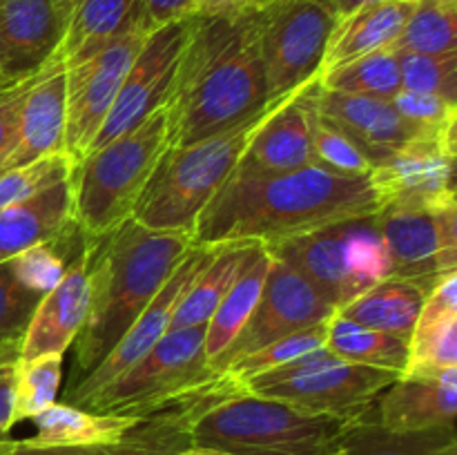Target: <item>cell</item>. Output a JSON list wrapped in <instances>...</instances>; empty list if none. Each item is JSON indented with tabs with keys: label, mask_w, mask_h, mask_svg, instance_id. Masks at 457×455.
<instances>
[{
	"label": "cell",
	"mask_w": 457,
	"mask_h": 455,
	"mask_svg": "<svg viewBox=\"0 0 457 455\" xmlns=\"http://www.w3.org/2000/svg\"><path fill=\"white\" fill-rule=\"evenodd\" d=\"M74 223L71 177L31 199L7 205L0 210V263L9 261L31 245L56 239Z\"/></svg>",
	"instance_id": "obj_25"
},
{
	"label": "cell",
	"mask_w": 457,
	"mask_h": 455,
	"mask_svg": "<svg viewBox=\"0 0 457 455\" xmlns=\"http://www.w3.org/2000/svg\"><path fill=\"white\" fill-rule=\"evenodd\" d=\"M62 352L16 361L13 375V426L34 419L56 401L62 379Z\"/></svg>",
	"instance_id": "obj_34"
},
{
	"label": "cell",
	"mask_w": 457,
	"mask_h": 455,
	"mask_svg": "<svg viewBox=\"0 0 457 455\" xmlns=\"http://www.w3.org/2000/svg\"><path fill=\"white\" fill-rule=\"evenodd\" d=\"M89 241V308L76 337V384L92 373L195 248L190 232L150 230L128 219Z\"/></svg>",
	"instance_id": "obj_3"
},
{
	"label": "cell",
	"mask_w": 457,
	"mask_h": 455,
	"mask_svg": "<svg viewBox=\"0 0 457 455\" xmlns=\"http://www.w3.org/2000/svg\"><path fill=\"white\" fill-rule=\"evenodd\" d=\"M254 7V0H195L192 16H228Z\"/></svg>",
	"instance_id": "obj_48"
},
{
	"label": "cell",
	"mask_w": 457,
	"mask_h": 455,
	"mask_svg": "<svg viewBox=\"0 0 457 455\" xmlns=\"http://www.w3.org/2000/svg\"><path fill=\"white\" fill-rule=\"evenodd\" d=\"M137 419L129 415L94 413L70 401H54L31 419L36 435L25 442L31 446H110L123 440Z\"/></svg>",
	"instance_id": "obj_28"
},
{
	"label": "cell",
	"mask_w": 457,
	"mask_h": 455,
	"mask_svg": "<svg viewBox=\"0 0 457 455\" xmlns=\"http://www.w3.org/2000/svg\"><path fill=\"white\" fill-rule=\"evenodd\" d=\"M393 49L400 54L457 52V3H420Z\"/></svg>",
	"instance_id": "obj_35"
},
{
	"label": "cell",
	"mask_w": 457,
	"mask_h": 455,
	"mask_svg": "<svg viewBox=\"0 0 457 455\" xmlns=\"http://www.w3.org/2000/svg\"><path fill=\"white\" fill-rule=\"evenodd\" d=\"M263 3H268V0H254V7H259V4H263Z\"/></svg>",
	"instance_id": "obj_57"
},
{
	"label": "cell",
	"mask_w": 457,
	"mask_h": 455,
	"mask_svg": "<svg viewBox=\"0 0 457 455\" xmlns=\"http://www.w3.org/2000/svg\"><path fill=\"white\" fill-rule=\"evenodd\" d=\"M420 3H457V0H420Z\"/></svg>",
	"instance_id": "obj_56"
},
{
	"label": "cell",
	"mask_w": 457,
	"mask_h": 455,
	"mask_svg": "<svg viewBox=\"0 0 457 455\" xmlns=\"http://www.w3.org/2000/svg\"><path fill=\"white\" fill-rule=\"evenodd\" d=\"M418 4L420 0H375L339 18L330 34L321 74L366 54L393 47Z\"/></svg>",
	"instance_id": "obj_24"
},
{
	"label": "cell",
	"mask_w": 457,
	"mask_h": 455,
	"mask_svg": "<svg viewBox=\"0 0 457 455\" xmlns=\"http://www.w3.org/2000/svg\"><path fill=\"white\" fill-rule=\"evenodd\" d=\"M326 348L353 364L375 366L397 375H404L411 360V342L346 319L337 310L326 324Z\"/></svg>",
	"instance_id": "obj_32"
},
{
	"label": "cell",
	"mask_w": 457,
	"mask_h": 455,
	"mask_svg": "<svg viewBox=\"0 0 457 455\" xmlns=\"http://www.w3.org/2000/svg\"><path fill=\"white\" fill-rule=\"evenodd\" d=\"M457 319V270L442 277L424 299L418 326L411 337V355L422 351L428 339Z\"/></svg>",
	"instance_id": "obj_41"
},
{
	"label": "cell",
	"mask_w": 457,
	"mask_h": 455,
	"mask_svg": "<svg viewBox=\"0 0 457 455\" xmlns=\"http://www.w3.org/2000/svg\"><path fill=\"white\" fill-rule=\"evenodd\" d=\"M445 145H446V152H449V156L457 154V112L453 114V119H451L449 128H446V132H445Z\"/></svg>",
	"instance_id": "obj_50"
},
{
	"label": "cell",
	"mask_w": 457,
	"mask_h": 455,
	"mask_svg": "<svg viewBox=\"0 0 457 455\" xmlns=\"http://www.w3.org/2000/svg\"><path fill=\"white\" fill-rule=\"evenodd\" d=\"M190 18L168 22L147 36L145 45L134 58L132 67L116 94L114 105H112L103 128L98 129L89 152L123 136L125 132L137 128L152 112L163 105L174 74H177L181 54L186 49Z\"/></svg>",
	"instance_id": "obj_13"
},
{
	"label": "cell",
	"mask_w": 457,
	"mask_h": 455,
	"mask_svg": "<svg viewBox=\"0 0 457 455\" xmlns=\"http://www.w3.org/2000/svg\"><path fill=\"white\" fill-rule=\"evenodd\" d=\"M326 324H328V321L311 326V328L306 330H299V333L288 335V337L277 339V342L268 343V346L259 348V351L237 360L235 364L228 366L223 373H226L228 377L235 379V382L245 384L248 379L257 377V375L268 373V370L272 368H279V366L284 364H290V361L299 360V357L308 355V352L312 351L326 348Z\"/></svg>",
	"instance_id": "obj_36"
},
{
	"label": "cell",
	"mask_w": 457,
	"mask_h": 455,
	"mask_svg": "<svg viewBox=\"0 0 457 455\" xmlns=\"http://www.w3.org/2000/svg\"><path fill=\"white\" fill-rule=\"evenodd\" d=\"M449 159L445 136L418 138L393 152L369 174L382 208L395 205L436 212L449 203Z\"/></svg>",
	"instance_id": "obj_16"
},
{
	"label": "cell",
	"mask_w": 457,
	"mask_h": 455,
	"mask_svg": "<svg viewBox=\"0 0 457 455\" xmlns=\"http://www.w3.org/2000/svg\"><path fill=\"white\" fill-rule=\"evenodd\" d=\"M34 79L36 76H31V79L21 80V83L12 85L9 89L0 92V163H3V159L13 147V141H16L22 103H25V96L29 92Z\"/></svg>",
	"instance_id": "obj_43"
},
{
	"label": "cell",
	"mask_w": 457,
	"mask_h": 455,
	"mask_svg": "<svg viewBox=\"0 0 457 455\" xmlns=\"http://www.w3.org/2000/svg\"><path fill=\"white\" fill-rule=\"evenodd\" d=\"M320 79L295 92L284 105L277 107L270 119L259 128L250 141L244 159L232 174L241 177H266L284 174L315 163L312 159V119H315V94Z\"/></svg>",
	"instance_id": "obj_18"
},
{
	"label": "cell",
	"mask_w": 457,
	"mask_h": 455,
	"mask_svg": "<svg viewBox=\"0 0 457 455\" xmlns=\"http://www.w3.org/2000/svg\"><path fill=\"white\" fill-rule=\"evenodd\" d=\"M375 418L384 428L397 433L453 426L457 419V366L406 370L379 395Z\"/></svg>",
	"instance_id": "obj_20"
},
{
	"label": "cell",
	"mask_w": 457,
	"mask_h": 455,
	"mask_svg": "<svg viewBox=\"0 0 457 455\" xmlns=\"http://www.w3.org/2000/svg\"><path fill=\"white\" fill-rule=\"evenodd\" d=\"M451 201H453V203H457V190L453 192V194H451Z\"/></svg>",
	"instance_id": "obj_58"
},
{
	"label": "cell",
	"mask_w": 457,
	"mask_h": 455,
	"mask_svg": "<svg viewBox=\"0 0 457 455\" xmlns=\"http://www.w3.org/2000/svg\"><path fill=\"white\" fill-rule=\"evenodd\" d=\"M375 223L391 252L393 277L413 281L431 293L433 285L440 281V235L436 214L428 210L384 205L375 214Z\"/></svg>",
	"instance_id": "obj_23"
},
{
	"label": "cell",
	"mask_w": 457,
	"mask_h": 455,
	"mask_svg": "<svg viewBox=\"0 0 457 455\" xmlns=\"http://www.w3.org/2000/svg\"><path fill=\"white\" fill-rule=\"evenodd\" d=\"M270 103L254 27V7L228 16H192L170 85V147H186L239 128Z\"/></svg>",
	"instance_id": "obj_2"
},
{
	"label": "cell",
	"mask_w": 457,
	"mask_h": 455,
	"mask_svg": "<svg viewBox=\"0 0 457 455\" xmlns=\"http://www.w3.org/2000/svg\"><path fill=\"white\" fill-rule=\"evenodd\" d=\"M12 85H16V83H12V80L4 79V76L0 74V92H4V89H9V87H12Z\"/></svg>",
	"instance_id": "obj_55"
},
{
	"label": "cell",
	"mask_w": 457,
	"mask_h": 455,
	"mask_svg": "<svg viewBox=\"0 0 457 455\" xmlns=\"http://www.w3.org/2000/svg\"><path fill=\"white\" fill-rule=\"evenodd\" d=\"M0 455H123L119 442L110 446H31L25 440H3Z\"/></svg>",
	"instance_id": "obj_45"
},
{
	"label": "cell",
	"mask_w": 457,
	"mask_h": 455,
	"mask_svg": "<svg viewBox=\"0 0 457 455\" xmlns=\"http://www.w3.org/2000/svg\"><path fill=\"white\" fill-rule=\"evenodd\" d=\"M315 107L321 116L337 123L357 143V147L370 159L373 168L406 143L427 136H445L406 120L388 98L330 92L320 85L315 94Z\"/></svg>",
	"instance_id": "obj_19"
},
{
	"label": "cell",
	"mask_w": 457,
	"mask_h": 455,
	"mask_svg": "<svg viewBox=\"0 0 457 455\" xmlns=\"http://www.w3.org/2000/svg\"><path fill=\"white\" fill-rule=\"evenodd\" d=\"M449 455H457V428H455L453 437H451V442H449Z\"/></svg>",
	"instance_id": "obj_54"
},
{
	"label": "cell",
	"mask_w": 457,
	"mask_h": 455,
	"mask_svg": "<svg viewBox=\"0 0 457 455\" xmlns=\"http://www.w3.org/2000/svg\"><path fill=\"white\" fill-rule=\"evenodd\" d=\"M337 21L328 0H268L254 7L270 101L293 96L320 79Z\"/></svg>",
	"instance_id": "obj_9"
},
{
	"label": "cell",
	"mask_w": 457,
	"mask_h": 455,
	"mask_svg": "<svg viewBox=\"0 0 457 455\" xmlns=\"http://www.w3.org/2000/svg\"><path fill=\"white\" fill-rule=\"evenodd\" d=\"M351 424L245 391L195 424L192 446L230 455H328Z\"/></svg>",
	"instance_id": "obj_6"
},
{
	"label": "cell",
	"mask_w": 457,
	"mask_h": 455,
	"mask_svg": "<svg viewBox=\"0 0 457 455\" xmlns=\"http://www.w3.org/2000/svg\"><path fill=\"white\" fill-rule=\"evenodd\" d=\"M288 98L270 103L262 114L239 128L186 147H168L143 190L132 219L150 230L192 235L199 214L232 177L254 134Z\"/></svg>",
	"instance_id": "obj_4"
},
{
	"label": "cell",
	"mask_w": 457,
	"mask_h": 455,
	"mask_svg": "<svg viewBox=\"0 0 457 455\" xmlns=\"http://www.w3.org/2000/svg\"><path fill=\"white\" fill-rule=\"evenodd\" d=\"M400 67L404 89L436 94L457 107V52L400 54Z\"/></svg>",
	"instance_id": "obj_39"
},
{
	"label": "cell",
	"mask_w": 457,
	"mask_h": 455,
	"mask_svg": "<svg viewBox=\"0 0 457 455\" xmlns=\"http://www.w3.org/2000/svg\"><path fill=\"white\" fill-rule=\"evenodd\" d=\"M152 29L192 16L195 0H138Z\"/></svg>",
	"instance_id": "obj_46"
},
{
	"label": "cell",
	"mask_w": 457,
	"mask_h": 455,
	"mask_svg": "<svg viewBox=\"0 0 457 455\" xmlns=\"http://www.w3.org/2000/svg\"><path fill=\"white\" fill-rule=\"evenodd\" d=\"M320 85L330 92L366 94L391 101L404 85H402L400 54L393 47L366 54L355 61L324 71Z\"/></svg>",
	"instance_id": "obj_33"
},
{
	"label": "cell",
	"mask_w": 457,
	"mask_h": 455,
	"mask_svg": "<svg viewBox=\"0 0 457 455\" xmlns=\"http://www.w3.org/2000/svg\"><path fill=\"white\" fill-rule=\"evenodd\" d=\"M210 250H212V245H195V248L183 257V261L179 263L177 270L172 272L168 284L159 290V294L152 299L150 306L141 312V317L129 326L125 337L112 348L110 355H107L92 373L85 375L76 386H71L70 397H67L70 404H80L85 397L105 388L107 384H112L116 377H120L129 366L137 364L145 352H150L152 348L156 346V342L170 330L174 308H177L179 299L183 297L187 285L192 284V279H195V275L199 272V268L205 263V259L210 257Z\"/></svg>",
	"instance_id": "obj_14"
},
{
	"label": "cell",
	"mask_w": 457,
	"mask_h": 455,
	"mask_svg": "<svg viewBox=\"0 0 457 455\" xmlns=\"http://www.w3.org/2000/svg\"><path fill=\"white\" fill-rule=\"evenodd\" d=\"M330 7L335 9V13H337V18L346 16V13L355 12V9L364 7V4L369 3H375V0H328Z\"/></svg>",
	"instance_id": "obj_49"
},
{
	"label": "cell",
	"mask_w": 457,
	"mask_h": 455,
	"mask_svg": "<svg viewBox=\"0 0 457 455\" xmlns=\"http://www.w3.org/2000/svg\"><path fill=\"white\" fill-rule=\"evenodd\" d=\"M257 245V241H232V244L212 245L210 257L205 259L192 284L179 299L170 330L208 324Z\"/></svg>",
	"instance_id": "obj_27"
},
{
	"label": "cell",
	"mask_w": 457,
	"mask_h": 455,
	"mask_svg": "<svg viewBox=\"0 0 457 455\" xmlns=\"http://www.w3.org/2000/svg\"><path fill=\"white\" fill-rule=\"evenodd\" d=\"M152 29L128 31L65 70V154L85 159Z\"/></svg>",
	"instance_id": "obj_11"
},
{
	"label": "cell",
	"mask_w": 457,
	"mask_h": 455,
	"mask_svg": "<svg viewBox=\"0 0 457 455\" xmlns=\"http://www.w3.org/2000/svg\"><path fill=\"white\" fill-rule=\"evenodd\" d=\"M0 74H3V70H0ZM4 76V74H3ZM4 79H7V76H4ZM12 83H13V80H12Z\"/></svg>",
	"instance_id": "obj_59"
},
{
	"label": "cell",
	"mask_w": 457,
	"mask_h": 455,
	"mask_svg": "<svg viewBox=\"0 0 457 455\" xmlns=\"http://www.w3.org/2000/svg\"><path fill=\"white\" fill-rule=\"evenodd\" d=\"M457 190V154L449 159V192L453 194Z\"/></svg>",
	"instance_id": "obj_53"
},
{
	"label": "cell",
	"mask_w": 457,
	"mask_h": 455,
	"mask_svg": "<svg viewBox=\"0 0 457 455\" xmlns=\"http://www.w3.org/2000/svg\"><path fill=\"white\" fill-rule=\"evenodd\" d=\"M427 294V290L413 281L388 277L339 308L337 312L357 324L411 342Z\"/></svg>",
	"instance_id": "obj_30"
},
{
	"label": "cell",
	"mask_w": 457,
	"mask_h": 455,
	"mask_svg": "<svg viewBox=\"0 0 457 455\" xmlns=\"http://www.w3.org/2000/svg\"><path fill=\"white\" fill-rule=\"evenodd\" d=\"M391 103L406 120H411L418 128L437 134L446 132L451 119H453V114L457 112L455 105H451L445 98L436 96V94L415 92V89L404 87L391 98Z\"/></svg>",
	"instance_id": "obj_42"
},
{
	"label": "cell",
	"mask_w": 457,
	"mask_h": 455,
	"mask_svg": "<svg viewBox=\"0 0 457 455\" xmlns=\"http://www.w3.org/2000/svg\"><path fill=\"white\" fill-rule=\"evenodd\" d=\"M177 455H230V453H223V451H212V449H201V446H190V449L179 451Z\"/></svg>",
	"instance_id": "obj_52"
},
{
	"label": "cell",
	"mask_w": 457,
	"mask_h": 455,
	"mask_svg": "<svg viewBox=\"0 0 457 455\" xmlns=\"http://www.w3.org/2000/svg\"><path fill=\"white\" fill-rule=\"evenodd\" d=\"M455 426L428 431H388L375 415L353 422L328 455H449Z\"/></svg>",
	"instance_id": "obj_31"
},
{
	"label": "cell",
	"mask_w": 457,
	"mask_h": 455,
	"mask_svg": "<svg viewBox=\"0 0 457 455\" xmlns=\"http://www.w3.org/2000/svg\"><path fill=\"white\" fill-rule=\"evenodd\" d=\"M89 308V241L61 284L43 294L21 339L18 360L62 352L76 342Z\"/></svg>",
	"instance_id": "obj_22"
},
{
	"label": "cell",
	"mask_w": 457,
	"mask_h": 455,
	"mask_svg": "<svg viewBox=\"0 0 457 455\" xmlns=\"http://www.w3.org/2000/svg\"><path fill=\"white\" fill-rule=\"evenodd\" d=\"M266 248L297 270L335 310L393 277L391 252L375 214L330 223Z\"/></svg>",
	"instance_id": "obj_7"
},
{
	"label": "cell",
	"mask_w": 457,
	"mask_h": 455,
	"mask_svg": "<svg viewBox=\"0 0 457 455\" xmlns=\"http://www.w3.org/2000/svg\"><path fill=\"white\" fill-rule=\"evenodd\" d=\"M400 377L393 370L353 364L320 348L244 384L259 397L286 401L308 413L357 422L373 415L375 401Z\"/></svg>",
	"instance_id": "obj_8"
},
{
	"label": "cell",
	"mask_w": 457,
	"mask_h": 455,
	"mask_svg": "<svg viewBox=\"0 0 457 455\" xmlns=\"http://www.w3.org/2000/svg\"><path fill=\"white\" fill-rule=\"evenodd\" d=\"M168 147V110L161 105L137 128L96 147L74 165V219L87 239H98L132 219Z\"/></svg>",
	"instance_id": "obj_5"
},
{
	"label": "cell",
	"mask_w": 457,
	"mask_h": 455,
	"mask_svg": "<svg viewBox=\"0 0 457 455\" xmlns=\"http://www.w3.org/2000/svg\"><path fill=\"white\" fill-rule=\"evenodd\" d=\"M16 361H0V442L7 440L13 428V375Z\"/></svg>",
	"instance_id": "obj_47"
},
{
	"label": "cell",
	"mask_w": 457,
	"mask_h": 455,
	"mask_svg": "<svg viewBox=\"0 0 457 455\" xmlns=\"http://www.w3.org/2000/svg\"><path fill=\"white\" fill-rule=\"evenodd\" d=\"M205 328L208 324L168 330L156 346L120 377L76 406L94 413L138 418L163 401L201 386L217 375L205 357Z\"/></svg>",
	"instance_id": "obj_10"
},
{
	"label": "cell",
	"mask_w": 457,
	"mask_h": 455,
	"mask_svg": "<svg viewBox=\"0 0 457 455\" xmlns=\"http://www.w3.org/2000/svg\"><path fill=\"white\" fill-rule=\"evenodd\" d=\"M71 172H74V161L65 152L0 172V210L31 199L38 192L70 178Z\"/></svg>",
	"instance_id": "obj_38"
},
{
	"label": "cell",
	"mask_w": 457,
	"mask_h": 455,
	"mask_svg": "<svg viewBox=\"0 0 457 455\" xmlns=\"http://www.w3.org/2000/svg\"><path fill=\"white\" fill-rule=\"evenodd\" d=\"M239 393H245V386L226 373H217L201 386L138 415L137 424L119 442L120 451L123 455H177L179 451L190 449L195 424L210 409Z\"/></svg>",
	"instance_id": "obj_17"
},
{
	"label": "cell",
	"mask_w": 457,
	"mask_h": 455,
	"mask_svg": "<svg viewBox=\"0 0 457 455\" xmlns=\"http://www.w3.org/2000/svg\"><path fill=\"white\" fill-rule=\"evenodd\" d=\"M333 312L335 306H330L297 270L272 257L270 272H268L257 308L235 337V342L221 352L212 370L223 373L237 360L277 342V339L288 337V335L306 330L311 326L324 324Z\"/></svg>",
	"instance_id": "obj_12"
},
{
	"label": "cell",
	"mask_w": 457,
	"mask_h": 455,
	"mask_svg": "<svg viewBox=\"0 0 457 455\" xmlns=\"http://www.w3.org/2000/svg\"><path fill=\"white\" fill-rule=\"evenodd\" d=\"M40 294L25 288L12 261L0 263V342H21Z\"/></svg>",
	"instance_id": "obj_40"
},
{
	"label": "cell",
	"mask_w": 457,
	"mask_h": 455,
	"mask_svg": "<svg viewBox=\"0 0 457 455\" xmlns=\"http://www.w3.org/2000/svg\"><path fill=\"white\" fill-rule=\"evenodd\" d=\"M71 0H0V70L13 83L38 74L58 52Z\"/></svg>",
	"instance_id": "obj_15"
},
{
	"label": "cell",
	"mask_w": 457,
	"mask_h": 455,
	"mask_svg": "<svg viewBox=\"0 0 457 455\" xmlns=\"http://www.w3.org/2000/svg\"><path fill=\"white\" fill-rule=\"evenodd\" d=\"M270 266V250L263 244H259L257 250L245 261V266L241 268L237 279L232 281L230 290L221 299L214 315L210 317L208 328H205V357H208L210 368H214L221 352L235 342V337L241 333L245 321L250 319L253 310L257 308Z\"/></svg>",
	"instance_id": "obj_29"
},
{
	"label": "cell",
	"mask_w": 457,
	"mask_h": 455,
	"mask_svg": "<svg viewBox=\"0 0 457 455\" xmlns=\"http://www.w3.org/2000/svg\"><path fill=\"white\" fill-rule=\"evenodd\" d=\"M379 208L370 177H348L317 163L266 177L232 174L199 214L192 239L196 245H268L330 223L370 217Z\"/></svg>",
	"instance_id": "obj_1"
},
{
	"label": "cell",
	"mask_w": 457,
	"mask_h": 455,
	"mask_svg": "<svg viewBox=\"0 0 457 455\" xmlns=\"http://www.w3.org/2000/svg\"><path fill=\"white\" fill-rule=\"evenodd\" d=\"M21 352V342H0V361L18 360Z\"/></svg>",
	"instance_id": "obj_51"
},
{
	"label": "cell",
	"mask_w": 457,
	"mask_h": 455,
	"mask_svg": "<svg viewBox=\"0 0 457 455\" xmlns=\"http://www.w3.org/2000/svg\"><path fill=\"white\" fill-rule=\"evenodd\" d=\"M312 159L317 165L348 177H369L373 172V163L357 143L320 112L312 119Z\"/></svg>",
	"instance_id": "obj_37"
},
{
	"label": "cell",
	"mask_w": 457,
	"mask_h": 455,
	"mask_svg": "<svg viewBox=\"0 0 457 455\" xmlns=\"http://www.w3.org/2000/svg\"><path fill=\"white\" fill-rule=\"evenodd\" d=\"M65 61L54 54L36 74L22 103L16 141L0 163V172L65 152Z\"/></svg>",
	"instance_id": "obj_21"
},
{
	"label": "cell",
	"mask_w": 457,
	"mask_h": 455,
	"mask_svg": "<svg viewBox=\"0 0 457 455\" xmlns=\"http://www.w3.org/2000/svg\"><path fill=\"white\" fill-rule=\"evenodd\" d=\"M437 235H440V254H437V268L440 279L449 272L457 270V203L449 201L437 208L436 212Z\"/></svg>",
	"instance_id": "obj_44"
},
{
	"label": "cell",
	"mask_w": 457,
	"mask_h": 455,
	"mask_svg": "<svg viewBox=\"0 0 457 455\" xmlns=\"http://www.w3.org/2000/svg\"><path fill=\"white\" fill-rule=\"evenodd\" d=\"M138 27L152 29L138 0H71L70 21L56 54L65 65H74Z\"/></svg>",
	"instance_id": "obj_26"
}]
</instances>
